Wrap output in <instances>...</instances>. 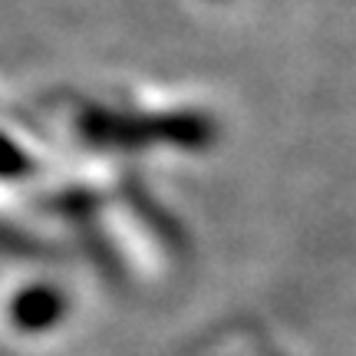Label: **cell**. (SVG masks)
<instances>
[{
    "label": "cell",
    "instance_id": "6da1fadb",
    "mask_svg": "<svg viewBox=\"0 0 356 356\" xmlns=\"http://www.w3.org/2000/svg\"><path fill=\"white\" fill-rule=\"evenodd\" d=\"M79 132L92 145L115 149H142V145H178V149H204L218 136L215 122L202 113H109L86 109L79 115Z\"/></svg>",
    "mask_w": 356,
    "mask_h": 356
},
{
    "label": "cell",
    "instance_id": "7a4b0ae2",
    "mask_svg": "<svg viewBox=\"0 0 356 356\" xmlns=\"http://www.w3.org/2000/svg\"><path fill=\"white\" fill-rule=\"evenodd\" d=\"M66 293L53 284H30L7 307L10 323L20 333H47L66 317Z\"/></svg>",
    "mask_w": 356,
    "mask_h": 356
},
{
    "label": "cell",
    "instance_id": "3957f363",
    "mask_svg": "<svg viewBox=\"0 0 356 356\" xmlns=\"http://www.w3.org/2000/svg\"><path fill=\"white\" fill-rule=\"evenodd\" d=\"M33 159L17 145L13 139H7L3 132H0V178L3 181H13V178H26L33 175Z\"/></svg>",
    "mask_w": 356,
    "mask_h": 356
}]
</instances>
